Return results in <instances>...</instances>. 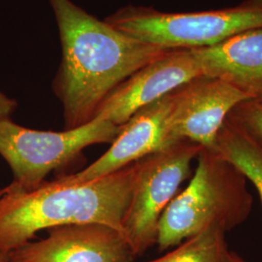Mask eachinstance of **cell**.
Instances as JSON below:
<instances>
[{"instance_id":"cell-6","label":"cell","mask_w":262,"mask_h":262,"mask_svg":"<svg viewBox=\"0 0 262 262\" xmlns=\"http://www.w3.org/2000/svg\"><path fill=\"white\" fill-rule=\"evenodd\" d=\"M121 130L100 118L79 127L63 131L30 129L13 122L0 120V156L13 171L16 184L36 187L55 169L66 166L93 145L112 143Z\"/></svg>"},{"instance_id":"cell-1","label":"cell","mask_w":262,"mask_h":262,"mask_svg":"<svg viewBox=\"0 0 262 262\" xmlns=\"http://www.w3.org/2000/svg\"><path fill=\"white\" fill-rule=\"evenodd\" d=\"M56 18L62 57L53 88L66 129L94 120L113 91L169 51L143 42L96 19L71 0H48Z\"/></svg>"},{"instance_id":"cell-7","label":"cell","mask_w":262,"mask_h":262,"mask_svg":"<svg viewBox=\"0 0 262 262\" xmlns=\"http://www.w3.org/2000/svg\"><path fill=\"white\" fill-rule=\"evenodd\" d=\"M170 131L175 141L187 140L214 150L216 137L237 105L252 99L234 85L200 76L173 92Z\"/></svg>"},{"instance_id":"cell-4","label":"cell","mask_w":262,"mask_h":262,"mask_svg":"<svg viewBox=\"0 0 262 262\" xmlns=\"http://www.w3.org/2000/svg\"><path fill=\"white\" fill-rule=\"evenodd\" d=\"M114 28L166 50L215 46L247 30L262 27V0H247L225 9L165 13L127 6L105 19Z\"/></svg>"},{"instance_id":"cell-11","label":"cell","mask_w":262,"mask_h":262,"mask_svg":"<svg viewBox=\"0 0 262 262\" xmlns=\"http://www.w3.org/2000/svg\"><path fill=\"white\" fill-rule=\"evenodd\" d=\"M191 51L203 75L221 79L252 99L262 100V27Z\"/></svg>"},{"instance_id":"cell-9","label":"cell","mask_w":262,"mask_h":262,"mask_svg":"<svg viewBox=\"0 0 262 262\" xmlns=\"http://www.w3.org/2000/svg\"><path fill=\"white\" fill-rule=\"evenodd\" d=\"M173 102L172 92L135 113L121 125L111 147L99 159L80 172L59 179L79 184L102 178L178 142L170 131Z\"/></svg>"},{"instance_id":"cell-5","label":"cell","mask_w":262,"mask_h":262,"mask_svg":"<svg viewBox=\"0 0 262 262\" xmlns=\"http://www.w3.org/2000/svg\"><path fill=\"white\" fill-rule=\"evenodd\" d=\"M203 148L181 140L135 162L129 203L123 217V235L135 256L157 244L159 219L179 187L191 174Z\"/></svg>"},{"instance_id":"cell-10","label":"cell","mask_w":262,"mask_h":262,"mask_svg":"<svg viewBox=\"0 0 262 262\" xmlns=\"http://www.w3.org/2000/svg\"><path fill=\"white\" fill-rule=\"evenodd\" d=\"M9 262H134L124 235L101 224H77L48 229V236L19 247Z\"/></svg>"},{"instance_id":"cell-3","label":"cell","mask_w":262,"mask_h":262,"mask_svg":"<svg viewBox=\"0 0 262 262\" xmlns=\"http://www.w3.org/2000/svg\"><path fill=\"white\" fill-rule=\"evenodd\" d=\"M186 188L173 198L159 219L160 252L176 247L207 227L225 232L245 223L253 209V194L243 173L215 150L202 149Z\"/></svg>"},{"instance_id":"cell-14","label":"cell","mask_w":262,"mask_h":262,"mask_svg":"<svg viewBox=\"0 0 262 262\" xmlns=\"http://www.w3.org/2000/svg\"><path fill=\"white\" fill-rule=\"evenodd\" d=\"M227 119L262 140V100L244 101L235 107Z\"/></svg>"},{"instance_id":"cell-12","label":"cell","mask_w":262,"mask_h":262,"mask_svg":"<svg viewBox=\"0 0 262 262\" xmlns=\"http://www.w3.org/2000/svg\"><path fill=\"white\" fill-rule=\"evenodd\" d=\"M239 169L255 187L262 204V140L226 119L219 132L215 148Z\"/></svg>"},{"instance_id":"cell-16","label":"cell","mask_w":262,"mask_h":262,"mask_svg":"<svg viewBox=\"0 0 262 262\" xmlns=\"http://www.w3.org/2000/svg\"><path fill=\"white\" fill-rule=\"evenodd\" d=\"M0 262H9L8 254L0 253Z\"/></svg>"},{"instance_id":"cell-2","label":"cell","mask_w":262,"mask_h":262,"mask_svg":"<svg viewBox=\"0 0 262 262\" xmlns=\"http://www.w3.org/2000/svg\"><path fill=\"white\" fill-rule=\"evenodd\" d=\"M135 162L102 178L70 184L57 178L33 187L0 188V253L9 254L44 229L77 224L108 225L123 234Z\"/></svg>"},{"instance_id":"cell-15","label":"cell","mask_w":262,"mask_h":262,"mask_svg":"<svg viewBox=\"0 0 262 262\" xmlns=\"http://www.w3.org/2000/svg\"><path fill=\"white\" fill-rule=\"evenodd\" d=\"M18 106L15 99L10 98L0 91V120L8 119Z\"/></svg>"},{"instance_id":"cell-17","label":"cell","mask_w":262,"mask_h":262,"mask_svg":"<svg viewBox=\"0 0 262 262\" xmlns=\"http://www.w3.org/2000/svg\"><path fill=\"white\" fill-rule=\"evenodd\" d=\"M232 262H246L241 256H239L237 253H233V258Z\"/></svg>"},{"instance_id":"cell-13","label":"cell","mask_w":262,"mask_h":262,"mask_svg":"<svg viewBox=\"0 0 262 262\" xmlns=\"http://www.w3.org/2000/svg\"><path fill=\"white\" fill-rule=\"evenodd\" d=\"M224 229L212 225L176 246L159 258L146 262H232Z\"/></svg>"},{"instance_id":"cell-8","label":"cell","mask_w":262,"mask_h":262,"mask_svg":"<svg viewBox=\"0 0 262 262\" xmlns=\"http://www.w3.org/2000/svg\"><path fill=\"white\" fill-rule=\"evenodd\" d=\"M202 75L191 50L169 51L119 84L100 104L94 118L122 125L144 107Z\"/></svg>"}]
</instances>
